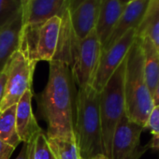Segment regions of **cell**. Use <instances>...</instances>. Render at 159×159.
I'll use <instances>...</instances> for the list:
<instances>
[{
  "label": "cell",
  "mask_w": 159,
  "mask_h": 159,
  "mask_svg": "<svg viewBox=\"0 0 159 159\" xmlns=\"http://www.w3.org/2000/svg\"><path fill=\"white\" fill-rule=\"evenodd\" d=\"M145 128L125 114L119 121L111 142V159H139L149 145H140V136Z\"/></svg>",
  "instance_id": "8"
},
{
  "label": "cell",
  "mask_w": 159,
  "mask_h": 159,
  "mask_svg": "<svg viewBox=\"0 0 159 159\" xmlns=\"http://www.w3.org/2000/svg\"><path fill=\"white\" fill-rule=\"evenodd\" d=\"M24 2L25 0H0V29L22 11Z\"/></svg>",
  "instance_id": "21"
},
{
  "label": "cell",
  "mask_w": 159,
  "mask_h": 159,
  "mask_svg": "<svg viewBox=\"0 0 159 159\" xmlns=\"http://www.w3.org/2000/svg\"><path fill=\"white\" fill-rule=\"evenodd\" d=\"M98 6L99 0H82L78 5L69 9L71 28L78 41L85 39L96 29Z\"/></svg>",
  "instance_id": "11"
},
{
  "label": "cell",
  "mask_w": 159,
  "mask_h": 159,
  "mask_svg": "<svg viewBox=\"0 0 159 159\" xmlns=\"http://www.w3.org/2000/svg\"><path fill=\"white\" fill-rule=\"evenodd\" d=\"M135 39L136 29H132L125 33L110 48L101 51L98 66L92 83V87L97 92L100 93L110 78L125 59Z\"/></svg>",
  "instance_id": "9"
},
{
  "label": "cell",
  "mask_w": 159,
  "mask_h": 159,
  "mask_svg": "<svg viewBox=\"0 0 159 159\" xmlns=\"http://www.w3.org/2000/svg\"><path fill=\"white\" fill-rule=\"evenodd\" d=\"M124 92L126 116L145 128L148 116L154 105L145 80L142 49L137 36L125 57Z\"/></svg>",
  "instance_id": "3"
},
{
  "label": "cell",
  "mask_w": 159,
  "mask_h": 159,
  "mask_svg": "<svg viewBox=\"0 0 159 159\" xmlns=\"http://www.w3.org/2000/svg\"><path fill=\"white\" fill-rule=\"evenodd\" d=\"M149 2L150 0H132L130 3L125 6L110 38L102 46V50L110 48L125 33L132 29H137L139 27L144 17Z\"/></svg>",
  "instance_id": "12"
},
{
  "label": "cell",
  "mask_w": 159,
  "mask_h": 159,
  "mask_svg": "<svg viewBox=\"0 0 159 159\" xmlns=\"http://www.w3.org/2000/svg\"><path fill=\"white\" fill-rule=\"evenodd\" d=\"M74 135L83 159L104 154L99 115V93L92 85L77 89Z\"/></svg>",
  "instance_id": "2"
},
{
  "label": "cell",
  "mask_w": 159,
  "mask_h": 159,
  "mask_svg": "<svg viewBox=\"0 0 159 159\" xmlns=\"http://www.w3.org/2000/svg\"><path fill=\"white\" fill-rule=\"evenodd\" d=\"M145 128H148L152 135V140L150 142L149 146L159 149V105H155L152 109Z\"/></svg>",
  "instance_id": "22"
},
{
  "label": "cell",
  "mask_w": 159,
  "mask_h": 159,
  "mask_svg": "<svg viewBox=\"0 0 159 159\" xmlns=\"http://www.w3.org/2000/svg\"><path fill=\"white\" fill-rule=\"evenodd\" d=\"M125 8V7L119 2V0H99L98 15L95 30L101 46H103L110 38Z\"/></svg>",
  "instance_id": "14"
},
{
  "label": "cell",
  "mask_w": 159,
  "mask_h": 159,
  "mask_svg": "<svg viewBox=\"0 0 159 159\" xmlns=\"http://www.w3.org/2000/svg\"><path fill=\"white\" fill-rule=\"evenodd\" d=\"M47 139L55 159H83L75 135L67 137H47Z\"/></svg>",
  "instance_id": "18"
},
{
  "label": "cell",
  "mask_w": 159,
  "mask_h": 159,
  "mask_svg": "<svg viewBox=\"0 0 159 159\" xmlns=\"http://www.w3.org/2000/svg\"><path fill=\"white\" fill-rule=\"evenodd\" d=\"M22 27L23 12L21 11L11 22L0 29V73L13 52L18 50Z\"/></svg>",
  "instance_id": "15"
},
{
  "label": "cell",
  "mask_w": 159,
  "mask_h": 159,
  "mask_svg": "<svg viewBox=\"0 0 159 159\" xmlns=\"http://www.w3.org/2000/svg\"><path fill=\"white\" fill-rule=\"evenodd\" d=\"M31 159H55L49 143L46 133L41 130L31 140Z\"/></svg>",
  "instance_id": "20"
},
{
  "label": "cell",
  "mask_w": 159,
  "mask_h": 159,
  "mask_svg": "<svg viewBox=\"0 0 159 159\" xmlns=\"http://www.w3.org/2000/svg\"><path fill=\"white\" fill-rule=\"evenodd\" d=\"M71 1H72V0H69V4H70V2H71Z\"/></svg>",
  "instance_id": "28"
},
{
  "label": "cell",
  "mask_w": 159,
  "mask_h": 159,
  "mask_svg": "<svg viewBox=\"0 0 159 159\" xmlns=\"http://www.w3.org/2000/svg\"><path fill=\"white\" fill-rule=\"evenodd\" d=\"M61 23L62 18L54 16L41 24L23 25L18 49L37 63L51 62L57 51Z\"/></svg>",
  "instance_id": "5"
},
{
  "label": "cell",
  "mask_w": 159,
  "mask_h": 159,
  "mask_svg": "<svg viewBox=\"0 0 159 159\" xmlns=\"http://www.w3.org/2000/svg\"><path fill=\"white\" fill-rule=\"evenodd\" d=\"M67 8L69 0H25L23 25L41 24L54 16L61 18Z\"/></svg>",
  "instance_id": "10"
},
{
  "label": "cell",
  "mask_w": 159,
  "mask_h": 159,
  "mask_svg": "<svg viewBox=\"0 0 159 159\" xmlns=\"http://www.w3.org/2000/svg\"><path fill=\"white\" fill-rule=\"evenodd\" d=\"M0 140L15 149L21 143L16 130V105L0 111Z\"/></svg>",
  "instance_id": "19"
},
{
  "label": "cell",
  "mask_w": 159,
  "mask_h": 159,
  "mask_svg": "<svg viewBox=\"0 0 159 159\" xmlns=\"http://www.w3.org/2000/svg\"><path fill=\"white\" fill-rule=\"evenodd\" d=\"M152 100H153V105H159V82L152 93Z\"/></svg>",
  "instance_id": "26"
},
{
  "label": "cell",
  "mask_w": 159,
  "mask_h": 159,
  "mask_svg": "<svg viewBox=\"0 0 159 159\" xmlns=\"http://www.w3.org/2000/svg\"><path fill=\"white\" fill-rule=\"evenodd\" d=\"M102 51L96 30L79 41L70 66L72 77L78 88L92 85Z\"/></svg>",
  "instance_id": "7"
},
{
  "label": "cell",
  "mask_w": 159,
  "mask_h": 159,
  "mask_svg": "<svg viewBox=\"0 0 159 159\" xmlns=\"http://www.w3.org/2000/svg\"><path fill=\"white\" fill-rule=\"evenodd\" d=\"M30 152H31V143L30 142L23 143L22 149L15 159H31Z\"/></svg>",
  "instance_id": "24"
},
{
  "label": "cell",
  "mask_w": 159,
  "mask_h": 159,
  "mask_svg": "<svg viewBox=\"0 0 159 159\" xmlns=\"http://www.w3.org/2000/svg\"><path fill=\"white\" fill-rule=\"evenodd\" d=\"M131 1H132V0H119V2H120L123 6H125V7L128 3H130Z\"/></svg>",
  "instance_id": "27"
},
{
  "label": "cell",
  "mask_w": 159,
  "mask_h": 159,
  "mask_svg": "<svg viewBox=\"0 0 159 159\" xmlns=\"http://www.w3.org/2000/svg\"><path fill=\"white\" fill-rule=\"evenodd\" d=\"M7 77H8V73H7V69L5 67L3 69V71L0 73V103H1V101L4 98L6 83H7Z\"/></svg>",
  "instance_id": "25"
},
{
  "label": "cell",
  "mask_w": 159,
  "mask_h": 159,
  "mask_svg": "<svg viewBox=\"0 0 159 159\" xmlns=\"http://www.w3.org/2000/svg\"><path fill=\"white\" fill-rule=\"evenodd\" d=\"M125 59L99 93V115L104 154L111 159V142L115 128L125 114L124 79Z\"/></svg>",
  "instance_id": "4"
},
{
  "label": "cell",
  "mask_w": 159,
  "mask_h": 159,
  "mask_svg": "<svg viewBox=\"0 0 159 159\" xmlns=\"http://www.w3.org/2000/svg\"><path fill=\"white\" fill-rule=\"evenodd\" d=\"M37 64L19 49L13 52L5 66L8 77L0 111L16 105L25 92L33 90V76Z\"/></svg>",
  "instance_id": "6"
},
{
  "label": "cell",
  "mask_w": 159,
  "mask_h": 159,
  "mask_svg": "<svg viewBox=\"0 0 159 159\" xmlns=\"http://www.w3.org/2000/svg\"><path fill=\"white\" fill-rule=\"evenodd\" d=\"M47 84L38 101L47 123V137L74 135L76 84L70 66L61 60L49 62Z\"/></svg>",
  "instance_id": "1"
},
{
  "label": "cell",
  "mask_w": 159,
  "mask_h": 159,
  "mask_svg": "<svg viewBox=\"0 0 159 159\" xmlns=\"http://www.w3.org/2000/svg\"><path fill=\"white\" fill-rule=\"evenodd\" d=\"M15 148L0 140V159H10Z\"/></svg>",
  "instance_id": "23"
},
{
  "label": "cell",
  "mask_w": 159,
  "mask_h": 159,
  "mask_svg": "<svg viewBox=\"0 0 159 159\" xmlns=\"http://www.w3.org/2000/svg\"><path fill=\"white\" fill-rule=\"evenodd\" d=\"M142 55H143V71L147 85L152 95L159 82V52L152 41L146 38H139Z\"/></svg>",
  "instance_id": "16"
},
{
  "label": "cell",
  "mask_w": 159,
  "mask_h": 159,
  "mask_svg": "<svg viewBox=\"0 0 159 159\" xmlns=\"http://www.w3.org/2000/svg\"><path fill=\"white\" fill-rule=\"evenodd\" d=\"M136 36L148 38L159 52V0H150L144 17L136 29Z\"/></svg>",
  "instance_id": "17"
},
{
  "label": "cell",
  "mask_w": 159,
  "mask_h": 159,
  "mask_svg": "<svg viewBox=\"0 0 159 159\" xmlns=\"http://www.w3.org/2000/svg\"><path fill=\"white\" fill-rule=\"evenodd\" d=\"M33 90L25 92L16 104V130L23 143L31 142L34 137L42 130L33 112Z\"/></svg>",
  "instance_id": "13"
}]
</instances>
